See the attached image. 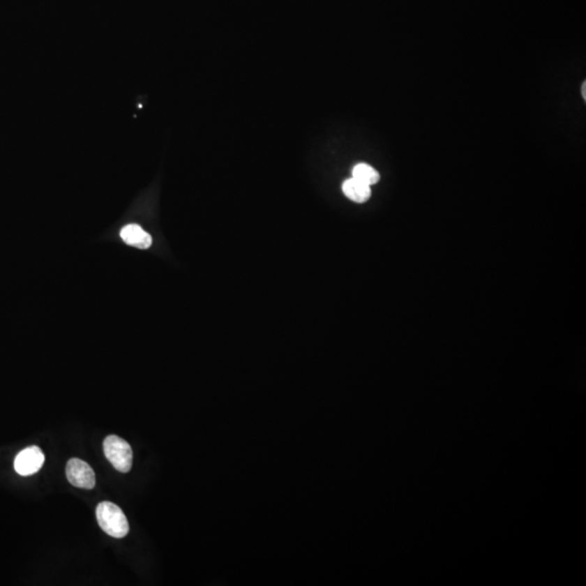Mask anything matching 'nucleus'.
I'll list each match as a JSON object with an SVG mask.
<instances>
[{
  "label": "nucleus",
  "mask_w": 586,
  "mask_h": 586,
  "mask_svg": "<svg viewBox=\"0 0 586 586\" xmlns=\"http://www.w3.org/2000/svg\"><path fill=\"white\" fill-rule=\"evenodd\" d=\"M98 525L107 534L115 539L126 536L130 531V525L126 516L119 506L111 502H103L97 506L96 511Z\"/></svg>",
  "instance_id": "nucleus-1"
},
{
  "label": "nucleus",
  "mask_w": 586,
  "mask_h": 586,
  "mask_svg": "<svg viewBox=\"0 0 586 586\" xmlns=\"http://www.w3.org/2000/svg\"><path fill=\"white\" fill-rule=\"evenodd\" d=\"M103 451L107 460L117 472H130L133 466V449L130 445L117 435H109L103 442Z\"/></svg>",
  "instance_id": "nucleus-2"
},
{
  "label": "nucleus",
  "mask_w": 586,
  "mask_h": 586,
  "mask_svg": "<svg viewBox=\"0 0 586 586\" xmlns=\"http://www.w3.org/2000/svg\"><path fill=\"white\" fill-rule=\"evenodd\" d=\"M66 478L75 488L91 490L96 486V476L87 463L78 458H72L66 464Z\"/></svg>",
  "instance_id": "nucleus-3"
},
{
  "label": "nucleus",
  "mask_w": 586,
  "mask_h": 586,
  "mask_svg": "<svg viewBox=\"0 0 586 586\" xmlns=\"http://www.w3.org/2000/svg\"><path fill=\"white\" fill-rule=\"evenodd\" d=\"M45 462V455L38 446L23 449L15 459V469L21 476H31L39 472Z\"/></svg>",
  "instance_id": "nucleus-4"
},
{
  "label": "nucleus",
  "mask_w": 586,
  "mask_h": 586,
  "mask_svg": "<svg viewBox=\"0 0 586 586\" xmlns=\"http://www.w3.org/2000/svg\"><path fill=\"white\" fill-rule=\"evenodd\" d=\"M120 234L125 243L140 249H148L152 243L151 236L136 224L126 225Z\"/></svg>",
  "instance_id": "nucleus-5"
},
{
  "label": "nucleus",
  "mask_w": 586,
  "mask_h": 586,
  "mask_svg": "<svg viewBox=\"0 0 586 586\" xmlns=\"http://www.w3.org/2000/svg\"><path fill=\"white\" fill-rule=\"evenodd\" d=\"M342 191L347 195L350 200L356 203H364L370 198V186L361 183L357 179H352L347 181L342 185Z\"/></svg>",
  "instance_id": "nucleus-6"
},
{
  "label": "nucleus",
  "mask_w": 586,
  "mask_h": 586,
  "mask_svg": "<svg viewBox=\"0 0 586 586\" xmlns=\"http://www.w3.org/2000/svg\"><path fill=\"white\" fill-rule=\"evenodd\" d=\"M352 174H353V179L368 186L375 185L380 179L378 172L366 163H359L355 165Z\"/></svg>",
  "instance_id": "nucleus-7"
},
{
  "label": "nucleus",
  "mask_w": 586,
  "mask_h": 586,
  "mask_svg": "<svg viewBox=\"0 0 586 586\" xmlns=\"http://www.w3.org/2000/svg\"><path fill=\"white\" fill-rule=\"evenodd\" d=\"M582 96H583L584 100L586 99V82L582 84Z\"/></svg>",
  "instance_id": "nucleus-8"
}]
</instances>
